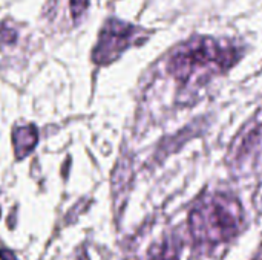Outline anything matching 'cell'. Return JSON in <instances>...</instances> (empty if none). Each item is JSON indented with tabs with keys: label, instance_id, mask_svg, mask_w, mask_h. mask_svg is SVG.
I'll use <instances>...</instances> for the list:
<instances>
[{
	"label": "cell",
	"instance_id": "cell-1",
	"mask_svg": "<svg viewBox=\"0 0 262 260\" xmlns=\"http://www.w3.org/2000/svg\"><path fill=\"white\" fill-rule=\"evenodd\" d=\"M241 58L238 44L206 35H195L178 44L167 61V72L183 89H196L227 72Z\"/></svg>",
	"mask_w": 262,
	"mask_h": 260
},
{
	"label": "cell",
	"instance_id": "cell-2",
	"mask_svg": "<svg viewBox=\"0 0 262 260\" xmlns=\"http://www.w3.org/2000/svg\"><path fill=\"white\" fill-rule=\"evenodd\" d=\"M239 199L227 193L204 196L189 213V231L195 247L215 248L232 241L243 227Z\"/></svg>",
	"mask_w": 262,
	"mask_h": 260
},
{
	"label": "cell",
	"instance_id": "cell-3",
	"mask_svg": "<svg viewBox=\"0 0 262 260\" xmlns=\"http://www.w3.org/2000/svg\"><path fill=\"white\" fill-rule=\"evenodd\" d=\"M146 37V31L141 28L117 18H109L98 35L92 60L97 64H107L117 60L132 44L141 43Z\"/></svg>",
	"mask_w": 262,
	"mask_h": 260
},
{
	"label": "cell",
	"instance_id": "cell-4",
	"mask_svg": "<svg viewBox=\"0 0 262 260\" xmlns=\"http://www.w3.org/2000/svg\"><path fill=\"white\" fill-rule=\"evenodd\" d=\"M12 143H14V152H15V158L20 161L25 156H28L34 147L38 143V132L37 127L34 124L29 126H21V127H15L12 132Z\"/></svg>",
	"mask_w": 262,
	"mask_h": 260
},
{
	"label": "cell",
	"instance_id": "cell-5",
	"mask_svg": "<svg viewBox=\"0 0 262 260\" xmlns=\"http://www.w3.org/2000/svg\"><path fill=\"white\" fill-rule=\"evenodd\" d=\"M147 260H180V244L175 239H164L150 248Z\"/></svg>",
	"mask_w": 262,
	"mask_h": 260
},
{
	"label": "cell",
	"instance_id": "cell-6",
	"mask_svg": "<svg viewBox=\"0 0 262 260\" xmlns=\"http://www.w3.org/2000/svg\"><path fill=\"white\" fill-rule=\"evenodd\" d=\"M89 0H71V14L74 18L81 17V14L88 9Z\"/></svg>",
	"mask_w": 262,
	"mask_h": 260
},
{
	"label": "cell",
	"instance_id": "cell-7",
	"mask_svg": "<svg viewBox=\"0 0 262 260\" xmlns=\"http://www.w3.org/2000/svg\"><path fill=\"white\" fill-rule=\"evenodd\" d=\"M15 40V31L8 28L5 23H0V41L2 43H12Z\"/></svg>",
	"mask_w": 262,
	"mask_h": 260
},
{
	"label": "cell",
	"instance_id": "cell-8",
	"mask_svg": "<svg viewBox=\"0 0 262 260\" xmlns=\"http://www.w3.org/2000/svg\"><path fill=\"white\" fill-rule=\"evenodd\" d=\"M0 260H17L14 253L9 251V250H5V248H0Z\"/></svg>",
	"mask_w": 262,
	"mask_h": 260
},
{
	"label": "cell",
	"instance_id": "cell-9",
	"mask_svg": "<svg viewBox=\"0 0 262 260\" xmlns=\"http://www.w3.org/2000/svg\"><path fill=\"white\" fill-rule=\"evenodd\" d=\"M0 215H2V211H0Z\"/></svg>",
	"mask_w": 262,
	"mask_h": 260
}]
</instances>
